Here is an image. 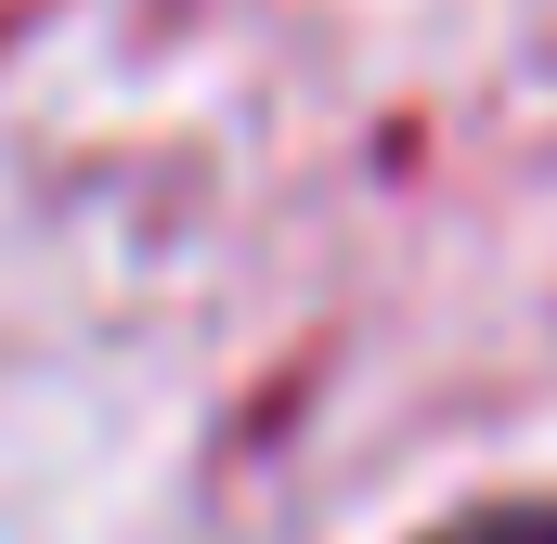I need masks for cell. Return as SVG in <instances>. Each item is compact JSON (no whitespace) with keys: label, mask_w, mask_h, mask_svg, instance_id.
Returning <instances> with one entry per match:
<instances>
[{"label":"cell","mask_w":557,"mask_h":544,"mask_svg":"<svg viewBox=\"0 0 557 544\" xmlns=\"http://www.w3.org/2000/svg\"><path fill=\"white\" fill-rule=\"evenodd\" d=\"M441 544H557V519H480V532H441Z\"/></svg>","instance_id":"obj_1"}]
</instances>
